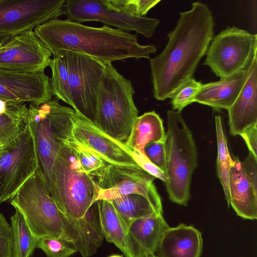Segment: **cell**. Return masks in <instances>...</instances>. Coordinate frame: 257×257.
Masks as SVG:
<instances>
[{"label":"cell","mask_w":257,"mask_h":257,"mask_svg":"<svg viewBox=\"0 0 257 257\" xmlns=\"http://www.w3.org/2000/svg\"><path fill=\"white\" fill-rule=\"evenodd\" d=\"M179 14L165 48L150 61L153 96L158 100L170 98L193 77L214 37L213 17L206 4L193 3L190 10Z\"/></svg>","instance_id":"cell-1"},{"label":"cell","mask_w":257,"mask_h":257,"mask_svg":"<svg viewBox=\"0 0 257 257\" xmlns=\"http://www.w3.org/2000/svg\"><path fill=\"white\" fill-rule=\"evenodd\" d=\"M36 35L54 56L61 50L82 53L105 63L150 58L153 45H141L136 35L103 25L92 27L68 19H54L36 27Z\"/></svg>","instance_id":"cell-2"},{"label":"cell","mask_w":257,"mask_h":257,"mask_svg":"<svg viewBox=\"0 0 257 257\" xmlns=\"http://www.w3.org/2000/svg\"><path fill=\"white\" fill-rule=\"evenodd\" d=\"M135 91L130 80L106 63L97 99L94 124L112 139L124 144L139 111L133 100Z\"/></svg>","instance_id":"cell-3"},{"label":"cell","mask_w":257,"mask_h":257,"mask_svg":"<svg viewBox=\"0 0 257 257\" xmlns=\"http://www.w3.org/2000/svg\"><path fill=\"white\" fill-rule=\"evenodd\" d=\"M165 145L168 177L165 184L169 198L187 206L191 197L192 176L198 165V154L192 132L180 112L167 111Z\"/></svg>","instance_id":"cell-4"},{"label":"cell","mask_w":257,"mask_h":257,"mask_svg":"<svg viewBox=\"0 0 257 257\" xmlns=\"http://www.w3.org/2000/svg\"><path fill=\"white\" fill-rule=\"evenodd\" d=\"M47 189L59 210L67 217H83L93 203V181L82 169L68 140L56 158Z\"/></svg>","instance_id":"cell-5"},{"label":"cell","mask_w":257,"mask_h":257,"mask_svg":"<svg viewBox=\"0 0 257 257\" xmlns=\"http://www.w3.org/2000/svg\"><path fill=\"white\" fill-rule=\"evenodd\" d=\"M75 110L50 100L28 107L29 123L37 153L39 170L48 188L52 170L61 148L72 136Z\"/></svg>","instance_id":"cell-6"},{"label":"cell","mask_w":257,"mask_h":257,"mask_svg":"<svg viewBox=\"0 0 257 257\" xmlns=\"http://www.w3.org/2000/svg\"><path fill=\"white\" fill-rule=\"evenodd\" d=\"M10 202L22 215L34 236L62 238L63 214L50 197L39 169Z\"/></svg>","instance_id":"cell-7"},{"label":"cell","mask_w":257,"mask_h":257,"mask_svg":"<svg viewBox=\"0 0 257 257\" xmlns=\"http://www.w3.org/2000/svg\"><path fill=\"white\" fill-rule=\"evenodd\" d=\"M95 187L93 203L112 200L131 194L144 197L159 214L163 213L161 197L153 183L156 179L141 167L116 166L110 164L90 174Z\"/></svg>","instance_id":"cell-8"},{"label":"cell","mask_w":257,"mask_h":257,"mask_svg":"<svg viewBox=\"0 0 257 257\" xmlns=\"http://www.w3.org/2000/svg\"><path fill=\"white\" fill-rule=\"evenodd\" d=\"M257 53V35L235 27H227L214 37L203 65L221 78L247 69Z\"/></svg>","instance_id":"cell-9"},{"label":"cell","mask_w":257,"mask_h":257,"mask_svg":"<svg viewBox=\"0 0 257 257\" xmlns=\"http://www.w3.org/2000/svg\"><path fill=\"white\" fill-rule=\"evenodd\" d=\"M66 52L70 105L94 123L99 85L106 63L84 54Z\"/></svg>","instance_id":"cell-10"},{"label":"cell","mask_w":257,"mask_h":257,"mask_svg":"<svg viewBox=\"0 0 257 257\" xmlns=\"http://www.w3.org/2000/svg\"><path fill=\"white\" fill-rule=\"evenodd\" d=\"M38 168L34 137L29 123L16 145L0 158V205L10 202Z\"/></svg>","instance_id":"cell-11"},{"label":"cell","mask_w":257,"mask_h":257,"mask_svg":"<svg viewBox=\"0 0 257 257\" xmlns=\"http://www.w3.org/2000/svg\"><path fill=\"white\" fill-rule=\"evenodd\" d=\"M66 0H0V35L33 30L63 14Z\"/></svg>","instance_id":"cell-12"},{"label":"cell","mask_w":257,"mask_h":257,"mask_svg":"<svg viewBox=\"0 0 257 257\" xmlns=\"http://www.w3.org/2000/svg\"><path fill=\"white\" fill-rule=\"evenodd\" d=\"M67 19L78 23L97 21L125 32L135 31L151 38L159 20L123 14L105 6L101 0H67L63 8Z\"/></svg>","instance_id":"cell-13"},{"label":"cell","mask_w":257,"mask_h":257,"mask_svg":"<svg viewBox=\"0 0 257 257\" xmlns=\"http://www.w3.org/2000/svg\"><path fill=\"white\" fill-rule=\"evenodd\" d=\"M52 54L33 30L12 37L0 47V69L20 72H43Z\"/></svg>","instance_id":"cell-14"},{"label":"cell","mask_w":257,"mask_h":257,"mask_svg":"<svg viewBox=\"0 0 257 257\" xmlns=\"http://www.w3.org/2000/svg\"><path fill=\"white\" fill-rule=\"evenodd\" d=\"M49 77L43 72L25 73L0 69V98L39 105L52 99Z\"/></svg>","instance_id":"cell-15"},{"label":"cell","mask_w":257,"mask_h":257,"mask_svg":"<svg viewBox=\"0 0 257 257\" xmlns=\"http://www.w3.org/2000/svg\"><path fill=\"white\" fill-rule=\"evenodd\" d=\"M72 122L73 137L93 150L107 164L116 166H140L124 144L107 135L91 121L75 111Z\"/></svg>","instance_id":"cell-16"},{"label":"cell","mask_w":257,"mask_h":257,"mask_svg":"<svg viewBox=\"0 0 257 257\" xmlns=\"http://www.w3.org/2000/svg\"><path fill=\"white\" fill-rule=\"evenodd\" d=\"M62 238L69 242L82 257L93 255L104 238L100 227L96 201L79 218L63 217Z\"/></svg>","instance_id":"cell-17"},{"label":"cell","mask_w":257,"mask_h":257,"mask_svg":"<svg viewBox=\"0 0 257 257\" xmlns=\"http://www.w3.org/2000/svg\"><path fill=\"white\" fill-rule=\"evenodd\" d=\"M231 135H240L257 124V56L254 55L248 69L246 80L234 102L227 109Z\"/></svg>","instance_id":"cell-18"},{"label":"cell","mask_w":257,"mask_h":257,"mask_svg":"<svg viewBox=\"0 0 257 257\" xmlns=\"http://www.w3.org/2000/svg\"><path fill=\"white\" fill-rule=\"evenodd\" d=\"M229 206L245 219L257 218V182L253 180L238 157H235L229 176Z\"/></svg>","instance_id":"cell-19"},{"label":"cell","mask_w":257,"mask_h":257,"mask_svg":"<svg viewBox=\"0 0 257 257\" xmlns=\"http://www.w3.org/2000/svg\"><path fill=\"white\" fill-rule=\"evenodd\" d=\"M169 227L162 214L134 221L127 228L128 244L133 257L155 254L165 231Z\"/></svg>","instance_id":"cell-20"},{"label":"cell","mask_w":257,"mask_h":257,"mask_svg":"<svg viewBox=\"0 0 257 257\" xmlns=\"http://www.w3.org/2000/svg\"><path fill=\"white\" fill-rule=\"evenodd\" d=\"M203 239L193 225L180 223L164 232L155 255L157 257H201Z\"/></svg>","instance_id":"cell-21"},{"label":"cell","mask_w":257,"mask_h":257,"mask_svg":"<svg viewBox=\"0 0 257 257\" xmlns=\"http://www.w3.org/2000/svg\"><path fill=\"white\" fill-rule=\"evenodd\" d=\"M247 69L240 71L219 81L202 84L194 102L216 110L228 109L235 100L246 80Z\"/></svg>","instance_id":"cell-22"},{"label":"cell","mask_w":257,"mask_h":257,"mask_svg":"<svg viewBox=\"0 0 257 257\" xmlns=\"http://www.w3.org/2000/svg\"><path fill=\"white\" fill-rule=\"evenodd\" d=\"M165 136L163 120L159 115L155 111L147 112L136 118L124 145L129 151L145 154L144 150L147 145L164 141Z\"/></svg>","instance_id":"cell-23"},{"label":"cell","mask_w":257,"mask_h":257,"mask_svg":"<svg viewBox=\"0 0 257 257\" xmlns=\"http://www.w3.org/2000/svg\"><path fill=\"white\" fill-rule=\"evenodd\" d=\"M99 221L104 238L114 244L125 257H133L128 241L127 229L110 201H96Z\"/></svg>","instance_id":"cell-24"},{"label":"cell","mask_w":257,"mask_h":257,"mask_svg":"<svg viewBox=\"0 0 257 257\" xmlns=\"http://www.w3.org/2000/svg\"><path fill=\"white\" fill-rule=\"evenodd\" d=\"M28 125V107L26 105L8 101L6 111L0 114V144L17 139Z\"/></svg>","instance_id":"cell-25"},{"label":"cell","mask_w":257,"mask_h":257,"mask_svg":"<svg viewBox=\"0 0 257 257\" xmlns=\"http://www.w3.org/2000/svg\"><path fill=\"white\" fill-rule=\"evenodd\" d=\"M110 202L127 229L137 219L159 214L144 197L137 194L124 195Z\"/></svg>","instance_id":"cell-26"},{"label":"cell","mask_w":257,"mask_h":257,"mask_svg":"<svg viewBox=\"0 0 257 257\" xmlns=\"http://www.w3.org/2000/svg\"><path fill=\"white\" fill-rule=\"evenodd\" d=\"M13 257H30L38 238L30 231L22 215L16 210L11 217Z\"/></svg>","instance_id":"cell-27"},{"label":"cell","mask_w":257,"mask_h":257,"mask_svg":"<svg viewBox=\"0 0 257 257\" xmlns=\"http://www.w3.org/2000/svg\"><path fill=\"white\" fill-rule=\"evenodd\" d=\"M215 124L217 146V175L222 185L225 198L229 207V176L230 170L234 164V160L232 159L229 152L221 118L219 115L215 116Z\"/></svg>","instance_id":"cell-28"},{"label":"cell","mask_w":257,"mask_h":257,"mask_svg":"<svg viewBox=\"0 0 257 257\" xmlns=\"http://www.w3.org/2000/svg\"><path fill=\"white\" fill-rule=\"evenodd\" d=\"M49 66L52 71L50 81L53 95L70 105L69 64L66 50H61L53 56Z\"/></svg>","instance_id":"cell-29"},{"label":"cell","mask_w":257,"mask_h":257,"mask_svg":"<svg viewBox=\"0 0 257 257\" xmlns=\"http://www.w3.org/2000/svg\"><path fill=\"white\" fill-rule=\"evenodd\" d=\"M68 143L73 150L82 169L86 173L91 174L100 170L106 165L102 158L93 150L77 141L72 134Z\"/></svg>","instance_id":"cell-30"},{"label":"cell","mask_w":257,"mask_h":257,"mask_svg":"<svg viewBox=\"0 0 257 257\" xmlns=\"http://www.w3.org/2000/svg\"><path fill=\"white\" fill-rule=\"evenodd\" d=\"M160 0H101L106 7L128 15L142 17Z\"/></svg>","instance_id":"cell-31"},{"label":"cell","mask_w":257,"mask_h":257,"mask_svg":"<svg viewBox=\"0 0 257 257\" xmlns=\"http://www.w3.org/2000/svg\"><path fill=\"white\" fill-rule=\"evenodd\" d=\"M202 83L193 77L181 85L171 95L173 110L181 112L187 105L194 102V99L200 89Z\"/></svg>","instance_id":"cell-32"},{"label":"cell","mask_w":257,"mask_h":257,"mask_svg":"<svg viewBox=\"0 0 257 257\" xmlns=\"http://www.w3.org/2000/svg\"><path fill=\"white\" fill-rule=\"evenodd\" d=\"M36 248L42 250L47 257H69L77 252L69 242L59 237L39 238Z\"/></svg>","instance_id":"cell-33"},{"label":"cell","mask_w":257,"mask_h":257,"mask_svg":"<svg viewBox=\"0 0 257 257\" xmlns=\"http://www.w3.org/2000/svg\"><path fill=\"white\" fill-rule=\"evenodd\" d=\"M144 151L145 156L153 164L166 173L165 140L147 145Z\"/></svg>","instance_id":"cell-34"},{"label":"cell","mask_w":257,"mask_h":257,"mask_svg":"<svg viewBox=\"0 0 257 257\" xmlns=\"http://www.w3.org/2000/svg\"><path fill=\"white\" fill-rule=\"evenodd\" d=\"M0 257H13L11 225L0 212Z\"/></svg>","instance_id":"cell-35"},{"label":"cell","mask_w":257,"mask_h":257,"mask_svg":"<svg viewBox=\"0 0 257 257\" xmlns=\"http://www.w3.org/2000/svg\"><path fill=\"white\" fill-rule=\"evenodd\" d=\"M137 163L145 171L165 183L168 181L167 174L153 164L145 156L138 151H129Z\"/></svg>","instance_id":"cell-36"},{"label":"cell","mask_w":257,"mask_h":257,"mask_svg":"<svg viewBox=\"0 0 257 257\" xmlns=\"http://www.w3.org/2000/svg\"><path fill=\"white\" fill-rule=\"evenodd\" d=\"M239 136L244 140L249 152L257 158V124L249 127Z\"/></svg>","instance_id":"cell-37"},{"label":"cell","mask_w":257,"mask_h":257,"mask_svg":"<svg viewBox=\"0 0 257 257\" xmlns=\"http://www.w3.org/2000/svg\"><path fill=\"white\" fill-rule=\"evenodd\" d=\"M18 138L19 137L15 140L8 143L0 144V158L8 152L16 145Z\"/></svg>","instance_id":"cell-38"},{"label":"cell","mask_w":257,"mask_h":257,"mask_svg":"<svg viewBox=\"0 0 257 257\" xmlns=\"http://www.w3.org/2000/svg\"><path fill=\"white\" fill-rule=\"evenodd\" d=\"M8 101L0 98V114L3 113L6 110Z\"/></svg>","instance_id":"cell-39"},{"label":"cell","mask_w":257,"mask_h":257,"mask_svg":"<svg viewBox=\"0 0 257 257\" xmlns=\"http://www.w3.org/2000/svg\"><path fill=\"white\" fill-rule=\"evenodd\" d=\"M12 36L8 35H0V47L8 41Z\"/></svg>","instance_id":"cell-40"},{"label":"cell","mask_w":257,"mask_h":257,"mask_svg":"<svg viewBox=\"0 0 257 257\" xmlns=\"http://www.w3.org/2000/svg\"><path fill=\"white\" fill-rule=\"evenodd\" d=\"M107 257H123V256L119 254H112Z\"/></svg>","instance_id":"cell-41"},{"label":"cell","mask_w":257,"mask_h":257,"mask_svg":"<svg viewBox=\"0 0 257 257\" xmlns=\"http://www.w3.org/2000/svg\"><path fill=\"white\" fill-rule=\"evenodd\" d=\"M143 257H157V256L155 254H153V255L145 256H143Z\"/></svg>","instance_id":"cell-42"}]
</instances>
